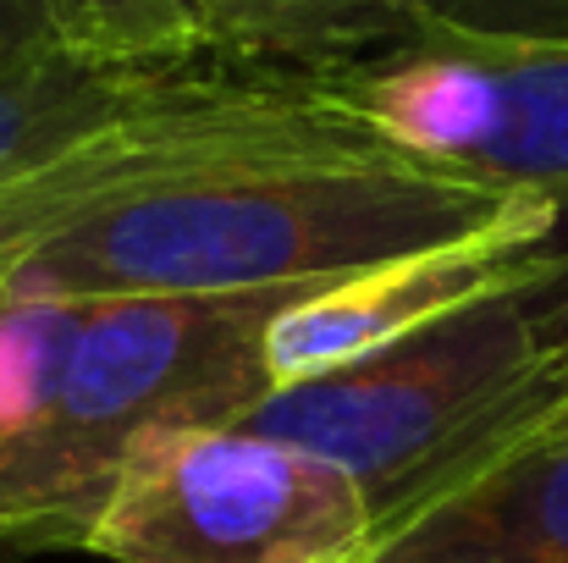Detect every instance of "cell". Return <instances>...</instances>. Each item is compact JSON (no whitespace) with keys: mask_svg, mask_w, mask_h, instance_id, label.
<instances>
[{"mask_svg":"<svg viewBox=\"0 0 568 563\" xmlns=\"http://www.w3.org/2000/svg\"><path fill=\"white\" fill-rule=\"evenodd\" d=\"M530 215L541 193L464 178L371 133L354 111L139 183L50 238L22 299H221L332 282Z\"/></svg>","mask_w":568,"mask_h":563,"instance_id":"obj_1","label":"cell"},{"mask_svg":"<svg viewBox=\"0 0 568 563\" xmlns=\"http://www.w3.org/2000/svg\"><path fill=\"white\" fill-rule=\"evenodd\" d=\"M568 409V249L343 371L293 381L243 425L337 459L376 520L425 503Z\"/></svg>","mask_w":568,"mask_h":563,"instance_id":"obj_2","label":"cell"},{"mask_svg":"<svg viewBox=\"0 0 568 563\" xmlns=\"http://www.w3.org/2000/svg\"><path fill=\"white\" fill-rule=\"evenodd\" d=\"M310 288L83 299L33 420L0 453V563L83 553L128 453L166 425L243 420L276 392L265 338Z\"/></svg>","mask_w":568,"mask_h":563,"instance_id":"obj_3","label":"cell"},{"mask_svg":"<svg viewBox=\"0 0 568 563\" xmlns=\"http://www.w3.org/2000/svg\"><path fill=\"white\" fill-rule=\"evenodd\" d=\"M381 520L371 492L326 453L243 420L144 436L89 547L105 563H359Z\"/></svg>","mask_w":568,"mask_h":563,"instance_id":"obj_4","label":"cell"},{"mask_svg":"<svg viewBox=\"0 0 568 563\" xmlns=\"http://www.w3.org/2000/svg\"><path fill=\"white\" fill-rule=\"evenodd\" d=\"M332 83L386 144L552 199L568 238V44L419 33Z\"/></svg>","mask_w":568,"mask_h":563,"instance_id":"obj_5","label":"cell"},{"mask_svg":"<svg viewBox=\"0 0 568 563\" xmlns=\"http://www.w3.org/2000/svg\"><path fill=\"white\" fill-rule=\"evenodd\" d=\"M332 117H343V100L321 78L237 72L172 117L139 122V128L100 139L22 183H6L0 188V293H17L22 265L50 238H61L72 221L111 204L116 193L172 178L183 167H204V161L271 144V139H293Z\"/></svg>","mask_w":568,"mask_h":563,"instance_id":"obj_6","label":"cell"},{"mask_svg":"<svg viewBox=\"0 0 568 563\" xmlns=\"http://www.w3.org/2000/svg\"><path fill=\"white\" fill-rule=\"evenodd\" d=\"M558 249H568L564 221L530 215V221H514V227H497V232H480L464 243L419 249V254L365 265V271L310 288L298 304H287L276 315V326L265 338L276 392L293 381H310V375L343 371L408 332H425L430 321L525 277L530 265H541Z\"/></svg>","mask_w":568,"mask_h":563,"instance_id":"obj_7","label":"cell"},{"mask_svg":"<svg viewBox=\"0 0 568 563\" xmlns=\"http://www.w3.org/2000/svg\"><path fill=\"white\" fill-rule=\"evenodd\" d=\"M237 72L243 67L226 61H105L61 44L0 67V188L139 122L172 117Z\"/></svg>","mask_w":568,"mask_h":563,"instance_id":"obj_8","label":"cell"},{"mask_svg":"<svg viewBox=\"0 0 568 563\" xmlns=\"http://www.w3.org/2000/svg\"><path fill=\"white\" fill-rule=\"evenodd\" d=\"M359 563H568V436H536L392 514Z\"/></svg>","mask_w":568,"mask_h":563,"instance_id":"obj_9","label":"cell"},{"mask_svg":"<svg viewBox=\"0 0 568 563\" xmlns=\"http://www.w3.org/2000/svg\"><path fill=\"white\" fill-rule=\"evenodd\" d=\"M419 33V0H204V56L276 72L343 78Z\"/></svg>","mask_w":568,"mask_h":563,"instance_id":"obj_10","label":"cell"},{"mask_svg":"<svg viewBox=\"0 0 568 563\" xmlns=\"http://www.w3.org/2000/svg\"><path fill=\"white\" fill-rule=\"evenodd\" d=\"M61 50L105 61H210L204 0H39Z\"/></svg>","mask_w":568,"mask_h":563,"instance_id":"obj_11","label":"cell"},{"mask_svg":"<svg viewBox=\"0 0 568 563\" xmlns=\"http://www.w3.org/2000/svg\"><path fill=\"white\" fill-rule=\"evenodd\" d=\"M78 315H83V299L0 293V453L44 403L50 381L61 371V354L78 332Z\"/></svg>","mask_w":568,"mask_h":563,"instance_id":"obj_12","label":"cell"},{"mask_svg":"<svg viewBox=\"0 0 568 563\" xmlns=\"http://www.w3.org/2000/svg\"><path fill=\"white\" fill-rule=\"evenodd\" d=\"M419 33L497 39V44H568V0H419Z\"/></svg>","mask_w":568,"mask_h":563,"instance_id":"obj_13","label":"cell"},{"mask_svg":"<svg viewBox=\"0 0 568 563\" xmlns=\"http://www.w3.org/2000/svg\"><path fill=\"white\" fill-rule=\"evenodd\" d=\"M50 44H55V33H50L39 0H0V67H17Z\"/></svg>","mask_w":568,"mask_h":563,"instance_id":"obj_14","label":"cell"},{"mask_svg":"<svg viewBox=\"0 0 568 563\" xmlns=\"http://www.w3.org/2000/svg\"><path fill=\"white\" fill-rule=\"evenodd\" d=\"M541 436H568V409L552 420V425H547V431H541Z\"/></svg>","mask_w":568,"mask_h":563,"instance_id":"obj_15","label":"cell"}]
</instances>
